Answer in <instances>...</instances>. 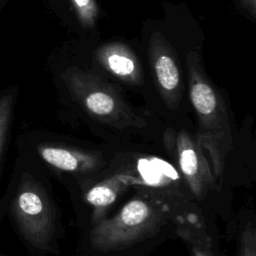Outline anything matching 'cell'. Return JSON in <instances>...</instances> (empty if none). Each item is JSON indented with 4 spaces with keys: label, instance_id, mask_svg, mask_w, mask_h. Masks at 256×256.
Segmentation results:
<instances>
[{
    "label": "cell",
    "instance_id": "11",
    "mask_svg": "<svg viewBox=\"0 0 256 256\" xmlns=\"http://www.w3.org/2000/svg\"><path fill=\"white\" fill-rule=\"evenodd\" d=\"M238 256H256V230L253 222H246L240 231Z\"/></svg>",
    "mask_w": 256,
    "mask_h": 256
},
{
    "label": "cell",
    "instance_id": "13",
    "mask_svg": "<svg viewBox=\"0 0 256 256\" xmlns=\"http://www.w3.org/2000/svg\"><path fill=\"white\" fill-rule=\"evenodd\" d=\"M81 22L85 26H93L97 17V6L94 0H73Z\"/></svg>",
    "mask_w": 256,
    "mask_h": 256
},
{
    "label": "cell",
    "instance_id": "4",
    "mask_svg": "<svg viewBox=\"0 0 256 256\" xmlns=\"http://www.w3.org/2000/svg\"><path fill=\"white\" fill-rule=\"evenodd\" d=\"M67 79L74 96L92 116L118 127L137 125L138 118L106 83L72 71L68 72Z\"/></svg>",
    "mask_w": 256,
    "mask_h": 256
},
{
    "label": "cell",
    "instance_id": "12",
    "mask_svg": "<svg viewBox=\"0 0 256 256\" xmlns=\"http://www.w3.org/2000/svg\"><path fill=\"white\" fill-rule=\"evenodd\" d=\"M13 107L12 94L3 95L0 98V155L5 143Z\"/></svg>",
    "mask_w": 256,
    "mask_h": 256
},
{
    "label": "cell",
    "instance_id": "5",
    "mask_svg": "<svg viewBox=\"0 0 256 256\" xmlns=\"http://www.w3.org/2000/svg\"><path fill=\"white\" fill-rule=\"evenodd\" d=\"M176 160L193 201H205L216 189V179L200 145L186 131L175 138Z\"/></svg>",
    "mask_w": 256,
    "mask_h": 256
},
{
    "label": "cell",
    "instance_id": "9",
    "mask_svg": "<svg viewBox=\"0 0 256 256\" xmlns=\"http://www.w3.org/2000/svg\"><path fill=\"white\" fill-rule=\"evenodd\" d=\"M174 226L175 232L183 239L191 256H215L212 238L205 221L194 208L178 214Z\"/></svg>",
    "mask_w": 256,
    "mask_h": 256
},
{
    "label": "cell",
    "instance_id": "7",
    "mask_svg": "<svg viewBox=\"0 0 256 256\" xmlns=\"http://www.w3.org/2000/svg\"><path fill=\"white\" fill-rule=\"evenodd\" d=\"M126 175L116 174L103 179H92L80 186L81 203L90 213L91 226L105 217V213L129 188Z\"/></svg>",
    "mask_w": 256,
    "mask_h": 256
},
{
    "label": "cell",
    "instance_id": "8",
    "mask_svg": "<svg viewBox=\"0 0 256 256\" xmlns=\"http://www.w3.org/2000/svg\"><path fill=\"white\" fill-rule=\"evenodd\" d=\"M39 154L41 158L51 167L80 178L81 185L95 178L96 173L102 166L101 160L95 155H90L81 151L58 147L40 146Z\"/></svg>",
    "mask_w": 256,
    "mask_h": 256
},
{
    "label": "cell",
    "instance_id": "2",
    "mask_svg": "<svg viewBox=\"0 0 256 256\" xmlns=\"http://www.w3.org/2000/svg\"><path fill=\"white\" fill-rule=\"evenodd\" d=\"M186 64L190 100L198 118L196 141L207 152L216 179L222 176L226 157L233 146L228 110L223 97L204 73L199 54L190 51Z\"/></svg>",
    "mask_w": 256,
    "mask_h": 256
},
{
    "label": "cell",
    "instance_id": "10",
    "mask_svg": "<svg viewBox=\"0 0 256 256\" xmlns=\"http://www.w3.org/2000/svg\"><path fill=\"white\" fill-rule=\"evenodd\" d=\"M99 59L110 72L127 82L135 83L140 78V69L135 57L123 46H108L99 53Z\"/></svg>",
    "mask_w": 256,
    "mask_h": 256
},
{
    "label": "cell",
    "instance_id": "14",
    "mask_svg": "<svg viewBox=\"0 0 256 256\" xmlns=\"http://www.w3.org/2000/svg\"><path fill=\"white\" fill-rule=\"evenodd\" d=\"M253 1H254V0H253Z\"/></svg>",
    "mask_w": 256,
    "mask_h": 256
},
{
    "label": "cell",
    "instance_id": "6",
    "mask_svg": "<svg viewBox=\"0 0 256 256\" xmlns=\"http://www.w3.org/2000/svg\"><path fill=\"white\" fill-rule=\"evenodd\" d=\"M149 55L162 98L167 106L174 108L182 94L181 74L173 51L161 34L151 37Z\"/></svg>",
    "mask_w": 256,
    "mask_h": 256
},
{
    "label": "cell",
    "instance_id": "1",
    "mask_svg": "<svg viewBox=\"0 0 256 256\" xmlns=\"http://www.w3.org/2000/svg\"><path fill=\"white\" fill-rule=\"evenodd\" d=\"M186 210L154 195L138 192L114 215L90 227L89 247L104 253L131 248L154 237Z\"/></svg>",
    "mask_w": 256,
    "mask_h": 256
},
{
    "label": "cell",
    "instance_id": "3",
    "mask_svg": "<svg viewBox=\"0 0 256 256\" xmlns=\"http://www.w3.org/2000/svg\"><path fill=\"white\" fill-rule=\"evenodd\" d=\"M11 211L22 236L31 246L43 251L55 248L56 207L40 182L30 175H23Z\"/></svg>",
    "mask_w": 256,
    "mask_h": 256
}]
</instances>
